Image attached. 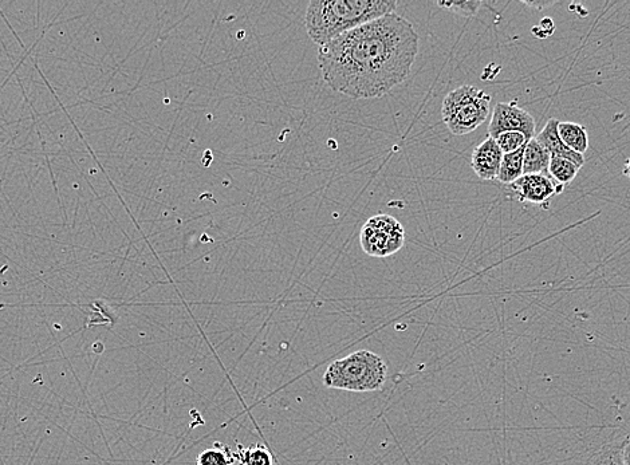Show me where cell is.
I'll return each mask as SVG.
<instances>
[{
    "label": "cell",
    "instance_id": "obj_1",
    "mask_svg": "<svg viewBox=\"0 0 630 465\" xmlns=\"http://www.w3.org/2000/svg\"><path fill=\"white\" fill-rule=\"evenodd\" d=\"M419 54V34L396 13L365 23L318 50L324 81L354 100L384 97L407 80Z\"/></svg>",
    "mask_w": 630,
    "mask_h": 465
},
{
    "label": "cell",
    "instance_id": "obj_2",
    "mask_svg": "<svg viewBox=\"0 0 630 465\" xmlns=\"http://www.w3.org/2000/svg\"><path fill=\"white\" fill-rule=\"evenodd\" d=\"M396 0H311L305 26L311 41L325 46L333 39L395 13Z\"/></svg>",
    "mask_w": 630,
    "mask_h": 465
},
{
    "label": "cell",
    "instance_id": "obj_3",
    "mask_svg": "<svg viewBox=\"0 0 630 465\" xmlns=\"http://www.w3.org/2000/svg\"><path fill=\"white\" fill-rule=\"evenodd\" d=\"M388 368L383 358L368 350L333 361L326 369L324 385L346 392H377L384 388Z\"/></svg>",
    "mask_w": 630,
    "mask_h": 465
},
{
    "label": "cell",
    "instance_id": "obj_4",
    "mask_svg": "<svg viewBox=\"0 0 630 465\" xmlns=\"http://www.w3.org/2000/svg\"><path fill=\"white\" fill-rule=\"evenodd\" d=\"M490 102V94L483 90L470 85L460 86L444 98L441 117L452 135H468L487 120Z\"/></svg>",
    "mask_w": 630,
    "mask_h": 465
},
{
    "label": "cell",
    "instance_id": "obj_5",
    "mask_svg": "<svg viewBox=\"0 0 630 465\" xmlns=\"http://www.w3.org/2000/svg\"><path fill=\"white\" fill-rule=\"evenodd\" d=\"M360 242L366 255L373 258H388L404 247V227L391 215L373 216L366 220L362 227Z\"/></svg>",
    "mask_w": 630,
    "mask_h": 465
},
{
    "label": "cell",
    "instance_id": "obj_6",
    "mask_svg": "<svg viewBox=\"0 0 630 465\" xmlns=\"http://www.w3.org/2000/svg\"><path fill=\"white\" fill-rule=\"evenodd\" d=\"M519 132L533 140L535 135V120L529 112L517 105V102H500L492 112L488 137L496 139L500 133Z\"/></svg>",
    "mask_w": 630,
    "mask_h": 465
},
{
    "label": "cell",
    "instance_id": "obj_7",
    "mask_svg": "<svg viewBox=\"0 0 630 465\" xmlns=\"http://www.w3.org/2000/svg\"><path fill=\"white\" fill-rule=\"evenodd\" d=\"M511 189L519 202L543 204L551 197L562 193L563 187L551 180L547 175H523L511 184Z\"/></svg>",
    "mask_w": 630,
    "mask_h": 465
},
{
    "label": "cell",
    "instance_id": "obj_8",
    "mask_svg": "<svg viewBox=\"0 0 630 465\" xmlns=\"http://www.w3.org/2000/svg\"><path fill=\"white\" fill-rule=\"evenodd\" d=\"M503 152L492 137H487L482 144L472 152L471 167L476 176L482 180L498 179L500 164H502Z\"/></svg>",
    "mask_w": 630,
    "mask_h": 465
},
{
    "label": "cell",
    "instance_id": "obj_9",
    "mask_svg": "<svg viewBox=\"0 0 630 465\" xmlns=\"http://www.w3.org/2000/svg\"><path fill=\"white\" fill-rule=\"evenodd\" d=\"M558 124L557 118H550L547 124L543 126L541 132H539V135L535 137V140L543 148H546L551 157H561V159L572 161L578 168H581L585 164V157L563 144L561 137L558 135Z\"/></svg>",
    "mask_w": 630,
    "mask_h": 465
},
{
    "label": "cell",
    "instance_id": "obj_10",
    "mask_svg": "<svg viewBox=\"0 0 630 465\" xmlns=\"http://www.w3.org/2000/svg\"><path fill=\"white\" fill-rule=\"evenodd\" d=\"M550 153L535 140H529L523 155V175L549 176Z\"/></svg>",
    "mask_w": 630,
    "mask_h": 465
},
{
    "label": "cell",
    "instance_id": "obj_11",
    "mask_svg": "<svg viewBox=\"0 0 630 465\" xmlns=\"http://www.w3.org/2000/svg\"><path fill=\"white\" fill-rule=\"evenodd\" d=\"M558 135L567 148L580 153L582 156L589 149L588 130L584 125L576 124V122L559 121Z\"/></svg>",
    "mask_w": 630,
    "mask_h": 465
},
{
    "label": "cell",
    "instance_id": "obj_12",
    "mask_svg": "<svg viewBox=\"0 0 630 465\" xmlns=\"http://www.w3.org/2000/svg\"><path fill=\"white\" fill-rule=\"evenodd\" d=\"M525 147L518 149L513 153L503 155L502 164H500L498 180L499 183L511 185L523 176V155H525Z\"/></svg>",
    "mask_w": 630,
    "mask_h": 465
},
{
    "label": "cell",
    "instance_id": "obj_13",
    "mask_svg": "<svg viewBox=\"0 0 630 465\" xmlns=\"http://www.w3.org/2000/svg\"><path fill=\"white\" fill-rule=\"evenodd\" d=\"M580 168L572 161L561 159V157H551L549 164V177L558 185L565 188V185L572 183L576 179Z\"/></svg>",
    "mask_w": 630,
    "mask_h": 465
},
{
    "label": "cell",
    "instance_id": "obj_14",
    "mask_svg": "<svg viewBox=\"0 0 630 465\" xmlns=\"http://www.w3.org/2000/svg\"><path fill=\"white\" fill-rule=\"evenodd\" d=\"M235 457L242 465H273V456L263 445H252L250 448L239 445V453Z\"/></svg>",
    "mask_w": 630,
    "mask_h": 465
},
{
    "label": "cell",
    "instance_id": "obj_15",
    "mask_svg": "<svg viewBox=\"0 0 630 465\" xmlns=\"http://www.w3.org/2000/svg\"><path fill=\"white\" fill-rule=\"evenodd\" d=\"M235 455L231 449L222 444H215L214 448L203 451L196 459V465H232Z\"/></svg>",
    "mask_w": 630,
    "mask_h": 465
},
{
    "label": "cell",
    "instance_id": "obj_16",
    "mask_svg": "<svg viewBox=\"0 0 630 465\" xmlns=\"http://www.w3.org/2000/svg\"><path fill=\"white\" fill-rule=\"evenodd\" d=\"M586 465H622L621 445H605L590 457Z\"/></svg>",
    "mask_w": 630,
    "mask_h": 465
},
{
    "label": "cell",
    "instance_id": "obj_17",
    "mask_svg": "<svg viewBox=\"0 0 630 465\" xmlns=\"http://www.w3.org/2000/svg\"><path fill=\"white\" fill-rule=\"evenodd\" d=\"M495 141L496 144H498L500 151L503 152V155L518 151V149L525 147V145L529 143L527 137L519 132L500 133V135L496 137Z\"/></svg>",
    "mask_w": 630,
    "mask_h": 465
},
{
    "label": "cell",
    "instance_id": "obj_18",
    "mask_svg": "<svg viewBox=\"0 0 630 465\" xmlns=\"http://www.w3.org/2000/svg\"><path fill=\"white\" fill-rule=\"evenodd\" d=\"M437 6L468 18L474 17L478 13L482 2H476V0H468V2H437Z\"/></svg>",
    "mask_w": 630,
    "mask_h": 465
},
{
    "label": "cell",
    "instance_id": "obj_19",
    "mask_svg": "<svg viewBox=\"0 0 630 465\" xmlns=\"http://www.w3.org/2000/svg\"><path fill=\"white\" fill-rule=\"evenodd\" d=\"M621 463L630 465V436L626 437L624 443L621 444Z\"/></svg>",
    "mask_w": 630,
    "mask_h": 465
},
{
    "label": "cell",
    "instance_id": "obj_20",
    "mask_svg": "<svg viewBox=\"0 0 630 465\" xmlns=\"http://www.w3.org/2000/svg\"><path fill=\"white\" fill-rule=\"evenodd\" d=\"M538 27L539 29H542L543 33H546V37H549V35L555 30L554 23L550 18L542 19L541 26Z\"/></svg>",
    "mask_w": 630,
    "mask_h": 465
},
{
    "label": "cell",
    "instance_id": "obj_21",
    "mask_svg": "<svg viewBox=\"0 0 630 465\" xmlns=\"http://www.w3.org/2000/svg\"><path fill=\"white\" fill-rule=\"evenodd\" d=\"M555 2H523V5L533 7V9L542 10L546 7L554 6Z\"/></svg>",
    "mask_w": 630,
    "mask_h": 465
},
{
    "label": "cell",
    "instance_id": "obj_22",
    "mask_svg": "<svg viewBox=\"0 0 630 465\" xmlns=\"http://www.w3.org/2000/svg\"><path fill=\"white\" fill-rule=\"evenodd\" d=\"M624 175L626 177H629V179H630V157H629L628 160H626L625 168H624Z\"/></svg>",
    "mask_w": 630,
    "mask_h": 465
}]
</instances>
